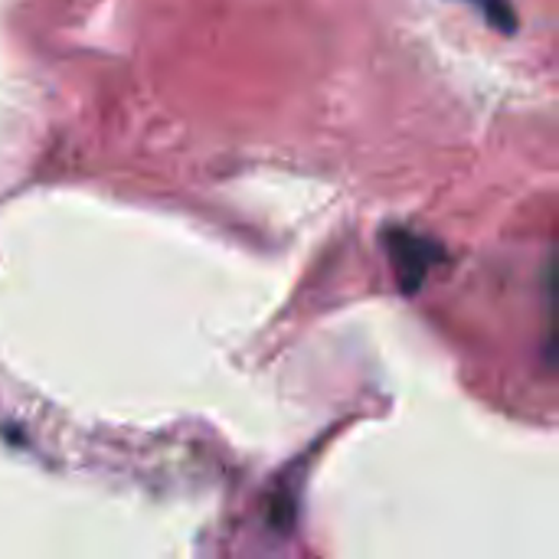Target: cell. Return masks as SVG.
<instances>
[{
	"mask_svg": "<svg viewBox=\"0 0 559 559\" xmlns=\"http://www.w3.org/2000/svg\"><path fill=\"white\" fill-rule=\"evenodd\" d=\"M386 252H390V262H393V272H396L403 292H416L426 282V275L432 272V265L442 259V246L413 229H390Z\"/></svg>",
	"mask_w": 559,
	"mask_h": 559,
	"instance_id": "6da1fadb",
	"label": "cell"
},
{
	"mask_svg": "<svg viewBox=\"0 0 559 559\" xmlns=\"http://www.w3.org/2000/svg\"><path fill=\"white\" fill-rule=\"evenodd\" d=\"M547 360L559 370V249L550 269V288H547Z\"/></svg>",
	"mask_w": 559,
	"mask_h": 559,
	"instance_id": "7a4b0ae2",
	"label": "cell"
},
{
	"mask_svg": "<svg viewBox=\"0 0 559 559\" xmlns=\"http://www.w3.org/2000/svg\"><path fill=\"white\" fill-rule=\"evenodd\" d=\"M472 3L488 16L491 26H498V29H504V33H511V29L518 26L514 3H511V0H472Z\"/></svg>",
	"mask_w": 559,
	"mask_h": 559,
	"instance_id": "3957f363",
	"label": "cell"
}]
</instances>
